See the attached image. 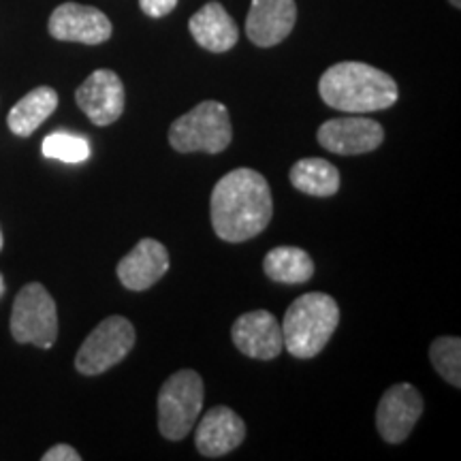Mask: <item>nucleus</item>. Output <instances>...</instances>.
<instances>
[{
  "mask_svg": "<svg viewBox=\"0 0 461 461\" xmlns=\"http://www.w3.org/2000/svg\"><path fill=\"white\" fill-rule=\"evenodd\" d=\"M210 212L218 238L241 244L267 229L274 214L272 190L261 173L241 167L218 180L212 190Z\"/></svg>",
  "mask_w": 461,
  "mask_h": 461,
  "instance_id": "obj_1",
  "label": "nucleus"
},
{
  "mask_svg": "<svg viewBox=\"0 0 461 461\" xmlns=\"http://www.w3.org/2000/svg\"><path fill=\"white\" fill-rule=\"evenodd\" d=\"M321 99L338 112L370 113L395 105L400 90L395 79L366 62H338L322 73Z\"/></svg>",
  "mask_w": 461,
  "mask_h": 461,
  "instance_id": "obj_2",
  "label": "nucleus"
},
{
  "mask_svg": "<svg viewBox=\"0 0 461 461\" xmlns=\"http://www.w3.org/2000/svg\"><path fill=\"white\" fill-rule=\"evenodd\" d=\"M339 308L325 293H305L286 310L282 321L285 348L297 359H312L338 330Z\"/></svg>",
  "mask_w": 461,
  "mask_h": 461,
  "instance_id": "obj_3",
  "label": "nucleus"
},
{
  "mask_svg": "<svg viewBox=\"0 0 461 461\" xmlns=\"http://www.w3.org/2000/svg\"><path fill=\"white\" fill-rule=\"evenodd\" d=\"M233 129L227 107L218 101H203L180 115L169 129V143L182 154H218L230 146Z\"/></svg>",
  "mask_w": 461,
  "mask_h": 461,
  "instance_id": "obj_4",
  "label": "nucleus"
},
{
  "mask_svg": "<svg viewBox=\"0 0 461 461\" xmlns=\"http://www.w3.org/2000/svg\"><path fill=\"white\" fill-rule=\"evenodd\" d=\"M203 380L194 370H180L158 391V431L167 440H184L203 408Z\"/></svg>",
  "mask_w": 461,
  "mask_h": 461,
  "instance_id": "obj_5",
  "label": "nucleus"
},
{
  "mask_svg": "<svg viewBox=\"0 0 461 461\" xmlns=\"http://www.w3.org/2000/svg\"><path fill=\"white\" fill-rule=\"evenodd\" d=\"M11 336L20 344L51 348L58 338V310L54 297L39 282L17 293L11 310Z\"/></svg>",
  "mask_w": 461,
  "mask_h": 461,
  "instance_id": "obj_6",
  "label": "nucleus"
},
{
  "mask_svg": "<svg viewBox=\"0 0 461 461\" xmlns=\"http://www.w3.org/2000/svg\"><path fill=\"white\" fill-rule=\"evenodd\" d=\"M135 346V327L124 316H107L84 339L75 367L84 376H99L118 366Z\"/></svg>",
  "mask_w": 461,
  "mask_h": 461,
  "instance_id": "obj_7",
  "label": "nucleus"
},
{
  "mask_svg": "<svg viewBox=\"0 0 461 461\" xmlns=\"http://www.w3.org/2000/svg\"><path fill=\"white\" fill-rule=\"evenodd\" d=\"M423 412V397L411 383H400L384 391L376 411L378 434L389 445H400L411 436Z\"/></svg>",
  "mask_w": 461,
  "mask_h": 461,
  "instance_id": "obj_8",
  "label": "nucleus"
},
{
  "mask_svg": "<svg viewBox=\"0 0 461 461\" xmlns=\"http://www.w3.org/2000/svg\"><path fill=\"white\" fill-rule=\"evenodd\" d=\"M50 34L58 41L101 45L112 37L113 26L101 9L88 5L65 3L50 15Z\"/></svg>",
  "mask_w": 461,
  "mask_h": 461,
  "instance_id": "obj_9",
  "label": "nucleus"
},
{
  "mask_svg": "<svg viewBox=\"0 0 461 461\" xmlns=\"http://www.w3.org/2000/svg\"><path fill=\"white\" fill-rule=\"evenodd\" d=\"M319 143L339 157L374 152L384 141V129L376 120L363 115L327 120L319 129Z\"/></svg>",
  "mask_w": 461,
  "mask_h": 461,
  "instance_id": "obj_10",
  "label": "nucleus"
},
{
  "mask_svg": "<svg viewBox=\"0 0 461 461\" xmlns=\"http://www.w3.org/2000/svg\"><path fill=\"white\" fill-rule=\"evenodd\" d=\"M75 101L88 120L96 126H109L124 112V84L109 68L90 73L75 92Z\"/></svg>",
  "mask_w": 461,
  "mask_h": 461,
  "instance_id": "obj_11",
  "label": "nucleus"
},
{
  "mask_svg": "<svg viewBox=\"0 0 461 461\" xmlns=\"http://www.w3.org/2000/svg\"><path fill=\"white\" fill-rule=\"evenodd\" d=\"M230 338H233L240 353L250 357V359H276L285 348L280 322L267 310L241 314L230 330Z\"/></svg>",
  "mask_w": 461,
  "mask_h": 461,
  "instance_id": "obj_12",
  "label": "nucleus"
},
{
  "mask_svg": "<svg viewBox=\"0 0 461 461\" xmlns=\"http://www.w3.org/2000/svg\"><path fill=\"white\" fill-rule=\"evenodd\" d=\"M295 22V0H252L246 17V34L258 48H274L291 34Z\"/></svg>",
  "mask_w": 461,
  "mask_h": 461,
  "instance_id": "obj_13",
  "label": "nucleus"
},
{
  "mask_svg": "<svg viewBox=\"0 0 461 461\" xmlns=\"http://www.w3.org/2000/svg\"><path fill=\"white\" fill-rule=\"evenodd\" d=\"M246 438V425L235 411L227 406H216L199 420L194 445L205 457H222L235 451Z\"/></svg>",
  "mask_w": 461,
  "mask_h": 461,
  "instance_id": "obj_14",
  "label": "nucleus"
},
{
  "mask_svg": "<svg viewBox=\"0 0 461 461\" xmlns=\"http://www.w3.org/2000/svg\"><path fill=\"white\" fill-rule=\"evenodd\" d=\"M169 269V252L157 240H141L118 263V278L129 291H146Z\"/></svg>",
  "mask_w": 461,
  "mask_h": 461,
  "instance_id": "obj_15",
  "label": "nucleus"
},
{
  "mask_svg": "<svg viewBox=\"0 0 461 461\" xmlns=\"http://www.w3.org/2000/svg\"><path fill=\"white\" fill-rule=\"evenodd\" d=\"M190 34L201 48L214 54H224L235 48L240 39V31L235 26L233 17L221 3H207L188 22Z\"/></svg>",
  "mask_w": 461,
  "mask_h": 461,
  "instance_id": "obj_16",
  "label": "nucleus"
},
{
  "mask_svg": "<svg viewBox=\"0 0 461 461\" xmlns=\"http://www.w3.org/2000/svg\"><path fill=\"white\" fill-rule=\"evenodd\" d=\"M58 107V95L50 86H39L11 107L7 124L14 135L31 137Z\"/></svg>",
  "mask_w": 461,
  "mask_h": 461,
  "instance_id": "obj_17",
  "label": "nucleus"
},
{
  "mask_svg": "<svg viewBox=\"0 0 461 461\" xmlns=\"http://www.w3.org/2000/svg\"><path fill=\"white\" fill-rule=\"evenodd\" d=\"M263 269L267 278L282 285H303L314 276L312 257L295 246L272 248L265 255Z\"/></svg>",
  "mask_w": 461,
  "mask_h": 461,
  "instance_id": "obj_18",
  "label": "nucleus"
},
{
  "mask_svg": "<svg viewBox=\"0 0 461 461\" xmlns=\"http://www.w3.org/2000/svg\"><path fill=\"white\" fill-rule=\"evenodd\" d=\"M291 184L310 197H333L339 188V171L325 158H303L293 165Z\"/></svg>",
  "mask_w": 461,
  "mask_h": 461,
  "instance_id": "obj_19",
  "label": "nucleus"
},
{
  "mask_svg": "<svg viewBox=\"0 0 461 461\" xmlns=\"http://www.w3.org/2000/svg\"><path fill=\"white\" fill-rule=\"evenodd\" d=\"M41 152L45 158L60 160L67 165H79L90 158V143L86 137L75 132L56 131L48 135L41 143Z\"/></svg>",
  "mask_w": 461,
  "mask_h": 461,
  "instance_id": "obj_20",
  "label": "nucleus"
},
{
  "mask_svg": "<svg viewBox=\"0 0 461 461\" xmlns=\"http://www.w3.org/2000/svg\"><path fill=\"white\" fill-rule=\"evenodd\" d=\"M429 359L436 372L453 384L455 389L461 387V339L453 336H442L431 342Z\"/></svg>",
  "mask_w": 461,
  "mask_h": 461,
  "instance_id": "obj_21",
  "label": "nucleus"
},
{
  "mask_svg": "<svg viewBox=\"0 0 461 461\" xmlns=\"http://www.w3.org/2000/svg\"><path fill=\"white\" fill-rule=\"evenodd\" d=\"M176 5L177 0H140V7L143 14L148 17H154V20L169 15L171 11L176 9Z\"/></svg>",
  "mask_w": 461,
  "mask_h": 461,
  "instance_id": "obj_22",
  "label": "nucleus"
},
{
  "mask_svg": "<svg viewBox=\"0 0 461 461\" xmlns=\"http://www.w3.org/2000/svg\"><path fill=\"white\" fill-rule=\"evenodd\" d=\"M41 459L43 461H79L82 459V455L68 445H56L51 447L48 453H43Z\"/></svg>",
  "mask_w": 461,
  "mask_h": 461,
  "instance_id": "obj_23",
  "label": "nucleus"
},
{
  "mask_svg": "<svg viewBox=\"0 0 461 461\" xmlns=\"http://www.w3.org/2000/svg\"><path fill=\"white\" fill-rule=\"evenodd\" d=\"M448 3H451L455 9H459V7H461V0H448Z\"/></svg>",
  "mask_w": 461,
  "mask_h": 461,
  "instance_id": "obj_24",
  "label": "nucleus"
},
{
  "mask_svg": "<svg viewBox=\"0 0 461 461\" xmlns=\"http://www.w3.org/2000/svg\"><path fill=\"white\" fill-rule=\"evenodd\" d=\"M5 293V280H3V276H0V295H3Z\"/></svg>",
  "mask_w": 461,
  "mask_h": 461,
  "instance_id": "obj_25",
  "label": "nucleus"
},
{
  "mask_svg": "<svg viewBox=\"0 0 461 461\" xmlns=\"http://www.w3.org/2000/svg\"><path fill=\"white\" fill-rule=\"evenodd\" d=\"M0 248H3V233H0Z\"/></svg>",
  "mask_w": 461,
  "mask_h": 461,
  "instance_id": "obj_26",
  "label": "nucleus"
}]
</instances>
